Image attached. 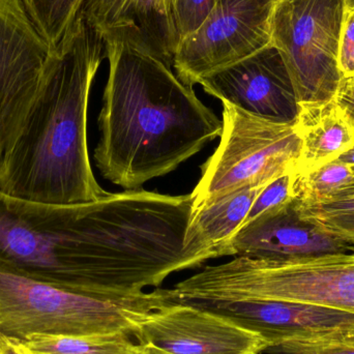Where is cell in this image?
<instances>
[{
  "instance_id": "cell-24",
  "label": "cell",
  "mask_w": 354,
  "mask_h": 354,
  "mask_svg": "<svg viewBox=\"0 0 354 354\" xmlns=\"http://www.w3.org/2000/svg\"><path fill=\"white\" fill-rule=\"evenodd\" d=\"M338 66L344 78L354 76V6H351L347 8L341 28Z\"/></svg>"
},
{
  "instance_id": "cell-27",
  "label": "cell",
  "mask_w": 354,
  "mask_h": 354,
  "mask_svg": "<svg viewBox=\"0 0 354 354\" xmlns=\"http://www.w3.org/2000/svg\"><path fill=\"white\" fill-rule=\"evenodd\" d=\"M0 354H32L22 341L0 334Z\"/></svg>"
},
{
  "instance_id": "cell-23",
  "label": "cell",
  "mask_w": 354,
  "mask_h": 354,
  "mask_svg": "<svg viewBox=\"0 0 354 354\" xmlns=\"http://www.w3.org/2000/svg\"><path fill=\"white\" fill-rule=\"evenodd\" d=\"M266 353L272 354H354V335L334 340L314 342L285 343L270 347Z\"/></svg>"
},
{
  "instance_id": "cell-26",
  "label": "cell",
  "mask_w": 354,
  "mask_h": 354,
  "mask_svg": "<svg viewBox=\"0 0 354 354\" xmlns=\"http://www.w3.org/2000/svg\"><path fill=\"white\" fill-rule=\"evenodd\" d=\"M335 100L354 122V76L343 78L335 95Z\"/></svg>"
},
{
  "instance_id": "cell-22",
  "label": "cell",
  "mask_w": 354,
  "mask_h": 354,
  "mask_svg": "<svg viewBox=\"0 0 354 354\" xmlns=\"http://www.w3.org/2000/svg\"><path fill=\"white\" fill-rule=\"evenodd\" d=\"M216 2V0H171L179 41L204 22Z\"/></svg>"
},
{
  "instance_id": "cell-10",
  "label": "cell",
  "mask_w": 354,
  "mask_h": 354,
  "mask_svg": "<svg viewBox=\"0 0 354 354\" xmlns=\"http://www.w3.org/2000/svg\"><path fill=\"white\" fill-rule=\"evenodd\" d=\"M174 299L256 333L268 342V348L354 335L353 313L315 304L277 299Z\"/></svg>"
},
{
  "instance_id": "cell-1",
  "label": "cell",
  "mask_w": 354,
  "mask_h": 354,
  "mask_svg": "<svg viewBox=\"0 0 354 354\" xmlns=\"http://www.w3.org/2000/svg\"><path fill=\"white\" fill-rule=\"evenodd\" d=\"M192 204V194L143 189L71 205L0 191V266L79 292L140 295L195 268L183 252Z\"/></svg>"
},
{
  "instance_id": "cell-25",
  "label": "cell",
  "mask_w": 354,
  "mask_h": 354,
  "mask_svg": "<svg viewBox=\"0 0 354 354\" xmlns=\"http://www.w3.org/2000/svg\"><path fill=\"white\" fill-rule=\"evenodd\" d=\"M309 220L314 221L324 230L332 233L333 235L341 237L354 247V214L330 216V218H309Z\"/></svg>"
},
{
  "instance_id": "cell-21",
  "label": "cell",
  "mask_w": 354,
  "mask_h": 354,
  "mask_svg": "<svg viewBox=\"0 0 354 354\" xmlns=\"http://www.w3.org/2000/svg\"><path fill=\"white\" fill-rule=\"evenodd\" d=\"M293 171L288 172L284 176L274 179L268 183L256 198L252 204L251 209L243 222V226L249 224L264 212L284 202L288 201L293 197ZM241 226V227H243Z\"/></svg>"
},
{
  "instance_id": "cell-14",
  "label": "cell",
  "mask_w": 354,
  "mask_h": 354,
  "mask_svg": "<svg viewBox=\"0 0 354 354\" xmlns=\"http://www.w3.org/2000/svg\"><path fill=\"white\" fill-rule=\"evenodd\" d=\"M81 15L104 39L132 44L174 66L179 35L171 0H86Z\"/></svg>"
},
{
  "instance_id": "cell-17",
  "label": "cell",
  "mask_w": 354,
  "mask_h": 354,
  "mask_svg": "<svg viewBox=\"0 0 354 354\" xmlns=\"http://www.w3.org/2000/svg\"><path fill=\"white\" fill-rule=\"evenodd\" d=\"M129 333L87 336H35L22 341L32 354H145Z\"/></svg>"
},
{
  "instance_id": "cell-31",
  "label": "cell",
  "mask_w": 354,
  "mask_h": 354,
  "mask_svg": "<svg viewBox=\"0 0 354 354\" xmlns=\"http://www.w3.org/2000/svg\"><path fill=\"white\" fill-rule=\"evenodd\" d=\"M277 1H278V0H277Z\"/></svg>"
},
{
  "instance_id": "cell-3",
  "label": "cell",
  "mask_w": 354,
  "mask_h": 354,
  "mask_svg": "<svg viewBox=\"0 0 354 354\" xmlns=\"http://www.w3.org/2000/svg\"><path fill=\"white\" fill-rule=\"evenodd\" d=\"M105 57L103 37L81 15L50 53L37 97L0 156L2 193L56 205L107 195L93 174L87 143L89 95Z\"/></svg>"
},
{
  "instance_id": "cell-20",
  "label": "cell",
  "mask_w": 354,
  "mask_h": 354,
  "mask_svg": "<svg viewBox=\"0 0 354 354\" xmlns=\"http://www.w3.org/2000/svg\"><path fill=\"white\" fill-rule=\"evenodd\" d=\"M297 202L299 214L304 218H330L354 214V166L353 179L326 201L313 205H304L297 199Z\"/></svg>"
},
{
  "instance_id": "cell-5",
  "label": "cell",
  "mask_w": 354,
  "mask_h": 354,
  "mask_svg": "<svg viewBox=\"0 0 354 354\" xmlns=\"http://www.w3.org/2000/svg\"><path fill=\"white\" fill-rule=\"evenodd\" d=\"M179 299H277L354 314V252L272 261L234 257L177 283Z\"/></svg>"
},
{
  "instance_id": "cell-29",
  "label": "cell",
  "mask_w": 354,
  "mask_h": 354,
  "mask_svg": "<svg viewBox=\"0 0 354 354\" xmlns=\"http://www.w3.org/2000/svg\"><path fill=\"white\" fill-rule=\"evenodd\" d=\"M145 354H168L162 353V351H157L155 348H149V347H145Z\"/></svg>"
},
{
  "instance_id": "cell-4",
  "label": "cell",
  "mask_w": 354,
  "mask_h": 354,
  "mask_svg": "<svg viewBox=\"0 0 354 354\" xmlns=\"http://www.w3.org/2000/svg\"><path fill=\"white\" fill-rule=\"evenodd\" d=\"M169 289L134 297H105L33 280L0 266V334L35 336L136 334L140 322L174 303Z\"/></svg>"
},
{
  "instance_id": "cell-16",
  "label": "cell",
  "mask_w": 354,
  "mask_h": 354,
  "mask_svg": "<svg viewBox=\"0 0 354 354\" xmlns=\"http://www.w3.org/2000/svg\"><path fill=\"white\" fill-rule=\"evenodd\" d=\"M268 183L245 185L191 214L183 252L197 268L218 258V250L241 229L252 204Z\"/></svg>"
},
{
  "instance_id": "cell-30",
  "label": "cell",
  "mask_w": 354,
  "mask_h": 354,
  "mask_svg": "<svg viewBox=\"0 0 354 354\" xmlns=\"http://www.w3.org/2000/svg\"><path fill=\"white\" fill-rule=\"evenodd\" d=\"M349 6H354V0H348Z\"/></svg>"
},
{
  "instance_id": "cell-8",
  "label": "cell",
  "mask_w": 354,
  "mask_h": 354,
  "mask_svg": "<svg viewBox=\"0 0 354 354\" xmlns=\"http://www.w3.org/2000/svg\"><path fill=\"white\" fill-rule=\"evenodd\" d=\"M277 0H216L204 22L179 41L177 77L194 86L222 68L272 45Z\"/></svg>"
},
{
  "instance_id": "cell-13",
  "label": "cell",
  "mask_w": 354,
  "mask_h": 354,
  "mask_svg": "<svg viewBox=\"0 0 354 354\" xmlns=\"http://www.w3.org/2000/svg\"><path fill=\"white\" fill-rule=\"evenodd\" d=\"M346 252H354L353 245L301 216L292 197L241 227L218 250V258L243 256L286 261Z\"/></svg>"
},
{
  "instance_id": "cell-2",
  "label": "cell",
  "mask_w": 354,
  "mask_h": 354,
  "mask_svg": "<svg viewBox=\"0 0 354 354\" xmlns=\"http://www.w3.org/2000/svg\"><path fill=\"white\" fill-rule=\"evenodd\" d=\"M104 41L109 71L93 158L104 178L138 189L216 140L223 122L172 64L132 44Z\"/></svg>"
},
{
  "instance_id": "cell-28",
  "label": "cell",
  "mask_w": 354,
  "mask_h": 354,
  "mask_svg": "<svg viewBox=\"0 0 354 354\" xmlns=\"http://www.w3.org/2000/svg\"><path fill=\"white\" fill-rule=\"evenodd\" d=\"M339 161L354 166V149L339 158Z\"/></svg>"
},
{
  "instance_id": "cell-18",
  "label": "cell",
  "mask_w": 354,
  "mask_h": 354,
  "mask_svg": "<svg viewBox=\"0 0 354 354\" xmlns=\"http://www.w3.org/2000/svg\"><path fill=\"white\" fill-rule=\"evenodd\" d=\"M27 14L50 51H53L80 18L86 0H22Z\"/></svg>"
},
{
  "instance_id": "cell-7",
  "label": "cell",
  "mask_w": 354,
  "mask_h": 354,
  "mask_svg": "<svg viewBox=\"0 0 354 354\" xmlns=\"http://www.w3.org/2000/svg\"><path fill=\"white\" fill-rule=\"evenodd\" d=\"M348 0H278L272 44L280 52L299 105L334 99L343 80L339 70L341 28Z\"/></svg>"
},
{
  "instance_id": "cell-15",
  "label": "cell",
  "mask_w": 354,
  "mask_h": 354,
  "mask_svg": "<svg viewBox=\"0 0 354 354\" xmlns=\"http://www.w3.org/2000/svg\"><path fill=\"white\" fill-rule=\"evenodd\" d=\"M295 128L301 140L297 176L320 169L354 149V122L335 97L299 105Z\"/></svg>"
},
{
  "instance_id": "cell-9",
  "label": "cell",
  "mask_w": 354,
  "mask_h": 354,
  "mask_svg": "<svg viewBox=\"0 0 354 354\" xmlns=\"http://www.w3.org/2000/svg\"><path fill=\"white\" fill-rule=\"evenodd\" d=\"M50 53L22 0H0V156L37 97Z\"/></svg>"
},
{
  "instance_id": "cell-19",
  "label": "cell",
  "mask_w": 354,
  "mask_h": 354,
  "mask_svg": "<svg viewBox=\"0 0 354 354\" xmlns=\"http://www.w3.org/2000/svg\"><path fill=\"white\" fill-rule=\"evenodd\" d=\"M353 176V166L339 160L310 174H293V197L304 205L322 203L346 185Z\"/></svg>"
},
{
  "instance_id": "cell-6",
  "label": "cell",
  "mask_w": 354,
  "mask_h": 354,
  "mask_svg": "<svg viewBox=\"0 0 354 354\" xmlns=\"http://www.w3.org/2000/svg\"><path fill=\"white\" fill-rule=\"evenodd\" d=\"M223 105L221 141L201 166L192 192V214L252 183H268L295 171L301 140L295 124L252 115L228 103Z\"/></svg>"
},
{
  "instance_id": "cell-12",
  "label": "cell",
  "mask_w": 354,
  "mask_h": 354,
  "mask_svg": "<svg viewBox=\"0 0 354 354\" xmlns=\"http://www.w3.org/2000/svg\"><path fill=\"white\" fill-rule=\"evenodd\" d=\"M204 91L252 115L295 124L299 105L284 60L274 45L202 79Z\"/></svg>"
},
{
  "instance_id": "cell-11",
  "label": "cell",
  "mask_w": 354,
  "mask_h": 354,
  "mask_svg": "<svg viewBox=\"0 0 354 354\" xmlns=\"http://www.w3.org/2000/svg\"><path fill=\"white\" fill-rule=\"evenodd\" d=\"M134 337L168 354H260L268 347L256 333L176 299L147 315Z\"/></svg>"
}]
</instances>
